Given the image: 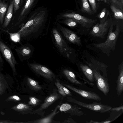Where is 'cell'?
Returning a JSON list of instances; mask_svg holds the SVG:
<instances>
[{"label": "cell", "mask_w": 123, "mask_h": 123, "mask_svg": "<svg viewBox=\"0 0 123 123\" xmlns=\"http://www.w3.org/2000/svg\"><path fill=\"white\" fill-rule=\"evenodd\" d=\"M119 75L116 81V90L117 96L119 97L123 91V62L119 64L118 67Z\"/></svg>", "instance_id": "18"}, {"label": "cell", "mask_w": 123, "mask_h": 123, "mask_svg": "<svg viewBox=\"0 0 123 123\" xmlns=\"http://www.w3.org/2000/svg\"><path fill=\"white\" fill-rule=\"evenodd\" d=\"M56 81L55 85L57 88V90L59 94L64 97L72 96L71 92L61 83L59 80L56 79Z\"/></svg>", "instance_id": "22"}, {"label": "cell", "mask_w": 123, "mask_h": 123, "mask_svg": "<svg viewBox=\"0 0 123 123\" xmlns=\"http://www.w3.org/2000/svg\"><path fill=\"white\" fill-rule=\"evenodd\" d=\"M13 10L14 13L20 8L19 5L21 0H13Z\"/></svg>", "instance_id": "31"}, {"label": "cell", "mask_w": 123, "mask_h": 123, "mask_svg": "<svg viewBox=\"0 0 123 123\" xmlns=\"http://www.w3.org/2000/svg\"><path fill=\"white\" fill-rule=\"evenodd\" d=\"M92 63H90L95 68L101 71L103 73L104 76L108 78L107 68L108 67L104 63L100 62L92 58L91 59Z\"/></svg>", "instance_id": "20"}, {"label": "cell", "mask_w": 123, "mask_h": 123, "mask_svg": "<svg viewBox=\"0 0 123 123\" xmlns=\"http://www.w3.org/2000/svg\"><path fill=\"white\" fill-rule=\"evenodd\" d=\"M7 3L0 0V23L3 24L4 18L8 9Z\"/></svg>", "instance_id": "23"}, {"label": "cell", "mask_w": 123, "mask_h": 123, "mask_svg": "<svg viewBox=\"0 0 123 123\" xmlns=\"http://www.w3.org/2000/svg\"><path fill=\"white\" fill-rule=\"evenodd\" d=\"M58 28L63 36L68 41L79 46H82L80 37L73 31L60 25H58Z\"/></svg>", "instance_id": "12"}, {"label": "cell", "mask_w": 123, "mask_h": 123, "mask_svg": "<svg viewBox=\"0 0 123 123\" xmlns=\"http://www.w3.org/2000/svg\"><path fill=\"white\" fill-rule=\"evenodd\" d=\"M52 32L53 41L58 51L63 56L69 58L72 52V49L68 44L57 29L53 28Z\"/></svg>", "instance_id": "3"}, {"label": "cell", "mask_w": 123, "mask_h": 123, "mask_svg": "<svg viewBox=\"0 0 123 123\" xmlns=\"http://www.w3.org/2000/svg\"><path fill=\"white\" fill-rule=\"evenodd\" d=\"M103 0V1H105V2H106V0Z\"/></svg>", "instance_id": "40"}, {"label": "cell", "mask_w": 123, "mask_h": 123, "mask_svg": "<svg viewBox=\"0 0 123 123\" xmlns=\"http://www.w3.org/2000/svg\"><path fill=\"white\" fill-rule=\"evenodd\" d=\"M35 0H26L24 6L22 9L16 25H18L23 21L32 8Z\"/></svg>", "instance_id": "16"}, {"label": "cell", "mask_w": 123, "mask_h": 123, "mask_svg": "<svg viewBox=\"0 0 123 123\" xmlns=\"http://www.w3.org/2000/svg\"><path fill=\"white\" fill-rule=\"evenodd\" d=\"M30 68L34 73L50 80L52 81L55 76L54 73L46 67L40 64L33 62L28 63Z\"/></svg>", "instance_id": "7"}, {"label": "cell", "mask_w": 123, "mask_h": 123, "mask_svg": "<svg viewBox=\"0 0 123 123\" xmlns=\"http://www.w3.org/2000/svg\"><path fill=\"white\" fill-rule=\"evenodd\" d=\"M27 82L28 86L33 90L37 91L42 88V87L39 85L37 82L30 78H27Z\"/></svg>", "instance_id": "24"}, {"label": "cell", "mask_w": 123, "mask_h": 123, "mask_svg": "<svg viewBox=\"0 0 123 123\" xmlns=\"http://www.w3.org/2000/svg\"><path fill=\"white\" fill-rule=\"evenodd\" d=\"M66 100L68 102L76 104L90 110L101 113H104L110 111L112 107L109 105L103 104L97 102L87 104L78 100L71 97H67Z\"/></svg>", "instance_id": "4"}, {"label": "cell", "mask_w": 123, "mask_h": 123, "mask_svg": "<svg viewBox=\"0 0 123 123\" xmlns=\"http://www.w3.org/2000/svg\"><path fill=\"white\" fill-rule=\"evenodd\" d=\"M29 101L28 102V105L33 107H35L39 105L42 101L36 97H30L29 98Z\"/></svg>", "instance_id": "29"}, {"label": "cell", "mask_w": 123, "mask_h": 123, "mask_svg": "<svg viewBox=\"0 0 123 123\" xmlns=\"http://www.w3.org/2000/svg\"><path fill=\"white\" fill-rule=\"evenodd\" d=\"M21 0V1H20V2L21 1H25V0Z\"/></svg>", "instance_id": "41"}, {"label": "cell", "mask_w": 123, "mask_h": 123, "mask_svg": "<svg viewBox=\"0 0 123 123\" xmlns=\"http://www.w3.org/2000/svg\"><path fill=\"white\" fill-rule=\"evenodd\" d=\"M106 10V9L105 8H104L103 9L100 13L98 15V18H99L101 19L104 17L105 15Z\"/></svg>", "instance_id": "36"}, {"label": "cell", "mask_w": 123, "mask_h": 123, "mask_svg": "<svg viewBox=\"0 0 123 123\" xmlns=\"http://www.w3.org/2000/svg\"><path fill=\"white\" fill-rule=\"evenodd\" d=\"M79 67L82 74L80 75L87 81L92 83L95 79L92 71L90 67L87 65L81 64Z\"/></svg>", "instance_id": "17"}, {"label": "cell", "mask_w": 123, "mask_h": 123, "mask_svg": "<svg viewBox=\"0 0 123 123\" xmlns=\"http://www.w3.org/2000/svg\"><path fill=\"white\" fill-rule=\"evenodd\" d=\"M81 1L82 8L83 10L89 14H92V10L87 0H81Z\"/></svg>", "instance_id": "27"}, {"label": "cell", "mask_w": 123, "mask_h": 123, "mask_svg": "<svg viewBox=\"0 0 123 123\" xmlns=\"http://www.w3.org/2000/svg\"><path fill=\"white\" fill-rule=\"evenodd\" d=\"M11 0V1H12L13 0Z\"/></svg>", "instance_id": "42"}, {"label": "cell", "mask_w": 123, "mask_h": 123, "mask_svg": "<svg viewBox=\"0 0 123 123\" xmlns=\"http://www.w3.org/2000/svg\"><path fill=\"white\" fill-rule=\"evenodd\" d=\"M7 32L10 35V38L12 41L15 42H19L20 36L19 33L18 32L14 33H10L7 31Z\"/></svg>", "instance_id": "30"}, {"label": "cell", "mask_w": 123, "mask_h": 123, "mask_svg": "<svg viewBox=\"0 0 123 123\" xmlns=\"http://www.w3.org/2000/svg\"><path fill=\"white\" fill-rule=\"evenodd\" d=\"M111 24L108 20L102 23H97L92 27L90 34L94 37L104 38Z\"/></svg>", "instance_id": "9"}, {"label": "cell", "mask_w": 123, "mask_h": 123, "mask_svg": "<svg viewBox=\"0 0 123 123\" xmlns=\"http://www.w3.org/2000/svg\"><path fill=\"white\" fill-rule=\"evenodd\" d=\"M112 2L117 5L120 8L123 9V0H111Z\"/></svg>", "instance_id": "33"}, {"label": "cell", "mask_w": 123, "mask_h": 123, "mask_svg": "<svg viewBox=\"0 0 123 123\" xmlns=\"http://www.w3.org/2000/svg\"><path fill=\"white\" fill-rule=\"evenodd\" d=\"M86 63L92 71L98 89L105 96H106L110 90V84L108 78L101 75L100 73V71L94 68L90 63L87 62Z\"/></svg>", "instance_id": "5"}, {"label": "cell", "mask_w": 123, "mask_h": 123, "mask_svg": "<svg viewBox=\"0 0 123 123\" xmlns=\"http://www.w3.org/2000/svg\"><path fill=\"white\" fill-rule=\"evenodd\" d=\"M111 8L114 13L115 17L116 19H123V14L121 11L113 5L111 6Z\"/></svg>", "instance_id": "26"}, {"label": "cell", "mask_w": 123, "mask_h": 123, "mask_svg": "<svg viewBox=\"0 0 123 123\" xmlns=\"http://www.w3.org/2000/svg\"><path fill=\"white\" fill-rule=\"evenodd\" d=\"M52 92L44 100V103L40 105V107L36 110H33L31 114H37L41 117L44 116L45 113L44 110L56 100L61 98L62 96L57 92V90L53 89Z\"/></svg>", "instance_id": "6"}, {"label": "cell", "mask_w": 123, "mask_h": 123, "mask_svg": "<svg viewBox=\"0 0 123 123\" xmlns=\"http://www.w3.org/2000/svg\"><path fill=\"white\" fill-rule=\"evenodd\" d=\"M59 108L60 111L68 113L72 116H80L84 114L81 108L77 105L63 103L60 106Z\"/></svg>", "instance_id": "13"}, {"label": "cell", "mask_w": 123, "mask_h": 123, "mask_svg": "<svg viewBox=\"0 0 123 123\" xmlns=\"http://www.w3.org/2000/svg\"><path fill=\"white\" fill-rule=\"evenodd\" d=\"M0 113L2 115H4L5 114V113L2 111H1Z\"/></svg>", "instance_id": "39"}, {"label": "cell", "mask_w": 123, "mask_h": 123, "mask_svg": "<svg viewBox=\"0 0 123 123\" xmlns=\"http://www.w3.org/2000/svg\"><path fill=\"white\" fill-rule=\"evenodd\" d=\"M123 105H121L119 106L116 107L112 108L110 110V111H123Z\"/></svg>", "instance_id": "35"}, {"label": "cell", "mask_w": 123, "mask_h": 123, "mask_svg": "<svg viewBox=\"0 0 123 123\" xmlns=\"http://www.w3.org/2000/svg\"><path fill=\"white\" fill-rule=\"evenodd\" d=\"M23 59H28L32 57L34 52V48L29 43L20 47L16 51Z\"/></svg>", "instance_id": "15"}, {"label": "cell", "mask_w": 123, "mask_h": 123, "mask_svg": "<svg viewBox=\"0 0 123 123\" xmlns=\"http://www.w3.org/2000/svg\"><path fill=\"white\" fill-rule=\"evenodd\" d=\"M8 88V84L3 75L0 74V95L3 94Z\"/></svg>", "instance_id": "25"}, {"label": "cell", "mask_w": 123, "mask_h": 123, "mask_svg": "<svg viewBox=\"0 0 123 123\" xmlns=\"http://www.w3.org/2000/svg\"><path fill=\"white\" fill-rule=\"evenodd\" d=\"M0 51L4 57L10 65L13 75H17L15 66L17 62L10 48L0 41Z\"/></svg>", "instance_id": "8"}, {"label": "cell", "mask_w": 123, "mask_h": 123, "mask_svg": "<svg viewBox=\"0 0 123 123\" xmlns=\"http://www.w3.org/2000/svg\"><path fill=\"white\" fill-rule=\"evenodd\" d=\"M114 25H111L106 41L104 42L98 44L94 43V46L98 48L104 53L109 56L112 51H114L116 48L117 41L120 32V27L117 25L116 29L113 31Z\"/></svg>", "instance_id": "2"}, {"label": "cell", "mask_w": 123, "mask_h": 123, "mask_svg": "<svg viewBox=\"0 0 123 123\" xmlns=\"http://www.w3.org/2000/svg\"><path fill=\"white\" fill-rule=\"evenodd\" d=\"M63 123H77L76 121H74L72 118H68L67 120H65Z\"/></svg>", "instance_id": "37"}, {"label": "cell", "mask_w": 123, "mask_h": 123, "mask_svg": "<svg viewBox=\"0 0 123 123\" xmlns=\"http://www.w3.org/2000/svg\"><path fill=\"white\" fill-rule=\"evenodd\" d=\"M64 23L68 26L71 28H73L76 26L78 22L73 19L68 18L66 19L64 22Z\"/></svg>", "instance_id": "28"}, {"label": "cell", "mask_w": 123, "mask_h": 123, "mask_svg": "<svg viewBox=\"0 0 123 123\" xmlns=\"http://www.w3.org/2000/svg\"><path fill=\"white\" fill-rule=\"evenodd\" d=\"M60 83L65 86L78 94L85 98L97 101H100L101 100L99 96L94 92L80 89L69 84Z\"/></svg>", "instance_id": "11"}, {"label": "cell", "mask_w": 123, "mask_h": 123, "mask_svg": "<svg viewBox=\"0 0 123 123\" xmlns=\"http://www.w3.org/2000/svg\"><path fill=\"white\" fill-rule=\"evenodd\" d=\"M62 16L64 17L73 19L82 26L86 28H90L97 21L96 19L88 18L74 12L64 14L62 15Z\"/></svg>", "instance_id": "10"}, {"label": "cell", "mask_w": 123, "mask_h": 123, "mask_svg": "<svg viewBox=\"0 0 123 123\" xmlns=\"http://www.w3.org/2000/svg\"><path fill=\"white\" fill-rule=\"evenodd\" d=\"M46 12L42 10L35 13L25 24L20 26L18 32L20 38L32 40L47 34L49 27L46 26Z\"/></svg>", "instance_id": "1"}, {"label": "cell", "mask_w": 123, "mask_h": 123, "mask_svg": "<svg viewBox=\"0 0 123 123\" xmlns=\"http://www.w3.org/2000/svg\"><path fill=\"white\" fill-rule=\"evenodd\" d=\"M33 107L24 103H20L12 107L11 109L23 115L31 114L33 111Z\"/></svg>", "instance_id": "19"}, {"label": "cell", "mask_w": 123, "mask_h": 123, "mask_svg": "<svg viewBox=\"0 0 123 123\" xmlns=\"http://www.w3.org/2000/svg\"><path fill=\"white\" fill-rule=\"evenodd\" d=\"M16 123L12 121H10L6 120H0V123Z\"/></svg>", "instance_id": "38"}, {"label": "cell", "mask_w": 123, "mask_h": 123, "mask_svg": "<svg viewBox=\"0 0 123 123\" xmlns=\"http://www.w3.org/2000/svg\"><path fill=\"white\" fill-rule=\"evenodd\" d=\"M13 12V3L11 1L5 16L2 27L4 28L7 27L9 24L12 18Z\"/></svg>", "instance_id": "21"}, {"label": "cell", "mask_w": 123, "mask_h": 123, "mask_svg": "<svg viewBox=\"0 0 123 123\" xmlns=\"http://www.w3.org/2000/svg\"><path fill=\"white\" fill-rule=\"evenodd\" d=\"M60 106V105H57L55 108L54 110L50 114L46 116H44L39 119L37 120L30 121L24 123H60V122H56L53 119L55 116L58 113L59 111H57Z\"/></svg>", "instance_id": "14"}, {"label": "cell", "mask_w": 123, "mask_h": 123, "mask_svg": "<svg viewBox=\"0 0 123 123\" xmlns=\"http://www.w3.org/2000/svg\"><path fill=\"white\" fill-rule=\"evenodd\" d=\"M91 6L93 11L95 12L96 11V7L95 0H88Z\"/></svg>", "instance_id": "34"}, {"label": "cell", "mask_w": 123, "mask_h": 123, "mask_svg": "<svg viewBox=\"0 0 123 123\" xmlns=\"http://www.w3.org/2000/svg\"><path fill=\"white\" fill-rule=\"evenodd\" d=\"M21 100L20 98L16 95H13L8 97L6 100V101H19Z\"/></svg>", "instance_id": "32"}]
</instances>
